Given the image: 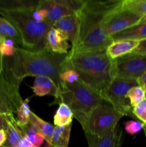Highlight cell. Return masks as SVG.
Instances as JSON below:
<instances>
[{"instance_id": "cell-1", "label": "cell", "mask_w": 146, "mask_h": 147, "mask_svg": "<svg viewBox=\"0 0 146 147\" xmlns=\"http://www.w3.org/2000/svg\"><path fill=\"white\" fill-rule=\"evenodd\" d=\"M122 0H84L77 12V40L70 53L105 51L113 40L106 30L107 17Z\"/></svg>"}, {"instance_id": "cell-2", "label": "cell", "mask_w": 146, "mask_h": 147, "mask_svg": "<svg viewBox=\"0 0 146 147\" xmlns=\"http://www.w3.org/2000/svg\"><path fill=\"white\" fill-rule=\"evenodd\" d=\"M67 55L50 52H32L16 47L12 57H4V67L20 84L24 78L29 76L50 78L57 85L60 94L64 86L60 76L67 70Z\"/></svg>"}, {"instance_id": "cell-3", "label": "cell", "mask_w": 146, "mask_h": 147, "mask_svg": "<svg viewBox=\"0 0 146 147\" xmlns=\"http://www.w3.org/2000/svg\"><path fill=\"white\" fill-rule=\"evenodd\" d=\"M66 65L67 70H75L82 81L94 89L106 101V92L115 76L114 60L105 51L68 53Z\"/></svg>"}, {"instance_id": "cell-4", "label": "cell", "mask_w": 146, "mask_h": 147, "mask_svg": "<svg viewBox=\"0 0 146 147\" xmlns=\"http://www.w3.org/2000/svg\"><path fill=\"white\" fill-rule=\"evenodd\" d=\"M39 1L14 9H0V14L17 28L22 40V48L32 52L47 51V35L52 26L46 21H37L31 11Z\"/></svg>"}, {"instance_id": "cell-5", "label": "cell", "mask_w": 146, "mask_h": 147, "mask_svg": "<svg viewBox=\"0 0 146 147\" xmlns=\"http://www.w3.org/2000/svg\"><path fill=\"white\" fill-rule=\"evenodd\" d=\"M102 100H104V98L98 93L80 80L73 84H64L59 98L52 103L67 104L84 129L90 113Z\"/></svg>"}, {"instance_id": "cell-6", "label": "cell", "mask_w": 146, "mask_h": 147, "mask_svg": "<svg viewBox=\"0 0 146 147\" xmlns=\"http://www.w3.org/2000/svg\"><path fill=\"white\" fill-rule=\"evenodd\" d=\"M123 115L117 111L110 103L102 100L95 106L87 119L84 132L97 137H102L118 126Z\"/></svg>"}, {"instance_id": "cell-7", "label": "cell", "mask_w": 146, "mask_h": 147, "mask_svg": "<svg viewBox=\"0 0 146 147\" xmlns=\"http://www.w3.org/2000/svg\"><path fill=\"white\" fill-rule=\"evenodd\" d=\"M136 86H138L136 80L115 78L106 92V101L110 103L123 116L136 119L133 113V107L130 100L127 98L129 90Z\"/></svg>"}, {"instance_id": "cell-8", "label": "cell", "mask_w": 146, "mask_h": 147, "mask_svg": "<svg viewBox=\"0 0 146 147\" xmlns=\"http://www.w3.org/2000/svg\"><path fill=\"white\" fill-rule=\"evenodd\" d=\"M20 83L4 67L0 74V113H16L22 103L19 93Z\"/></svg>"}, {"instance_id": "cell-9", "label": "cell", "mask_w": 146, "mask_h": 147, "mask_svg": "<svg viewBox=\"0 0 146 147\" xmlns=\"http://www.w3.org/2000/svg\"><path fill=\"white\" fill-rule=\"evenodd\" d=\"M84 2V0H40L37 7L47 11L45 21L52 27L57 20L77 14Z\"/></svg>"}, {"instance_id": "cell-10", "label": "cell", "mask_w": 146, "mask_h": 147, "mask_svg": "<svg viewBox=\"0 0 146 147\" xmlns=\"http://www.w3.org/2000/svg\"><path fill=\"white\" fill-rule=\"evenodd\" d=\"M115 78L137 80L146 73V56L128 54L114 60Z\"/></svg>"}, {"instance_id": "cell-11", "label": "cell", "mask_w": 146, "mask_h": 147, "mask_svg": "<svg viewBox=\"0 0 146 147\" xmlns=\"http://www.w3.org/2000/svg\"><path fill=\"white\" fill-rule=\"evenodd\" d=\"M142 18L121 3L109 14L106 21L107 34L112 37L117 33L139 24Z\"/></svg>"}, {"instance_id": "cell-12", "label": "cell", "mask_w": 146, "mask_h": 147, "mask_svg": "<svg viewBox=\"0 0 146 147\" xmlns=\"http://www.w3.org/2000/svg\"><path fill=\"white\" fill-rule=\"evenodd\" d=\"M88 147H120L123 143V132L120 126L102 137H97L88 132L84 133Z\"/></svg>"}, {"instance_id": "cell-13", "label": "cell", "mask_w": 146, "mask_h": 147, "mask_svg": "<svg viewBox=\"0 0 146 147\" xmlns=\"http://www.w3.org/2000/svg\"><path fill=\"white\" fill-rule=\"evenodd\" d=\"M47 51L55 54H68L70 44L64 34L52 27L47 35Z\"/></svg>"}, {"instance_id": "cell-14", "label": "cell", "mask_w": 146, "mask_h": 147, "mask_svg": "<svg viewBox=\"0 0 146 147\" xmlns=\"http://www.w3.org/2000/svg\"><path fill=\"white\" fill-rule=\"evenodd\" d=\"M52 27L64 34L72 44L74 45L77 40V29H78V19L77 14L64 17L57 20L52 25Z\"/></svg>"}, {"instance_id": "cell-15", "label": "cell", "mask_w": 146, "mask_h": 147, "mask_svg": "<svg viewBox=\"0 0 146 147\" xmlns=\"http://www.w3.org/2000/svg\"><path fill=\"white\" fill-rule=\"evenodd\" d=\"M33 93L35 96H44L51 95L54 96V100L58 98L60 90L52 79L47 76H37L35 77L34 84L31 86Z\"/></svg>"}, {"instance_id": "cell-16", "label": "cell", "mask_w": 146, "mask_h": 147, "mask_svg": "<svg viewBox=\"0 0 146 147\" xmlns=\"http://www.w3.org/2000/svg\"><path fill=\"white\" fill-rule=\"evenodd\" d=\"M139 43V41L133 40H115L112 42L106 49L105 52L109 57L114 60L133 53Z\"/></svg>"}, {"instance_id": "cell-17", "label": "cell", "mask_w": 146, "mask_h": 147, "mask_svg": "<svg viewBox=\"0 0 146 147\" xmlns=\"http://www.w3.org/2000/svg\"><path fill=\"white\" fill-rule=\"evenodd\" d=\"M6 121L7 141L2 147H17L20 140L24 138L22 131L17 119L14 117V113L6 114Z\"/></svg>"}, {"instance_id": "cell-18", "label": "cell", "mask_w": 146, "mask_h": 147, "mask_svg": "<svg viewBox=\"0 0 146 147\" xmlns=\"http://www.w3.org/2000/svg\"><path fill=\"white\" fill-rule=\"evenodd\" d=\"M111 38L113 41L125 40L140 42L146 40V23H139L117 33Z\"/></svg>"}, {"instance_id": "cell-19", "label": "cell", "mask_w": 146, "mask_h": 147, "mask_svg": "<svg viewBox=\"0 0 146 147\" xmlns=\"http://www.w3.org/2000/svg\"><path fill=\"white\" fill-rule=\"evenodd\" d=\"M6 39L12 40L17 47L21 46L22 48V40L18 30L8 20L0 17V42H2Z\"/></svg>"}, {"instance_id": "cell-20", "label": "cell", "mask_w": 146, "mask_h": 147, "mask_svg": "<svg viewBox=\"0 0 146 147\" xmlns=\"http://www.w3.org/2000/svg\"><path fill=\"white\" fill-rule=\"evenodd\" d=\"M29 122L44 136L47 143L46 147H52L51 139L54 131V126L51 123L45 121L31 111L30 113Z\"/></svg>"}, {"instance_id": "cell-21", "label": "cell", "mask_w": 146, "mask_h": 147, "mask_svg": "<svg viewBox=\"0 0 146 147\" xmlns=\"http://www.w3.org/2000/svg\"><path fill=\"white\" fill-rule=\"evenodd\" d=\"M72 123L64 126H54L51 139L52 147H68Z\"/></svg>"}, {"instance_id": "cell-22", "label": "cell", "mask_w": 146, "mask_h": 147, "mask_svg": "<svg viewBox=\"0 0 146 147\" xmlns=\"http://www.w3.org/2000/svg\"><path fill=\"white\" fill-rule=\"evenodd\" d=\"M73 117L74 115L70 108L65 103H60L54 116V125L55 126H64L71 124Z\"/></svg>"}, {"instance_id": "cell-23", "label": "cell", "mask_w": 146, "mask_h": 147, "mask_svg": "<svg viewBox=\"0 0 146 147\" xmlns=\"http://www.w3.org/2000/svg\"><path fill=\"white\" fill-rule=\"evenodd\" d=\"M19 126L24 134V137L29 141L36 147H41L45 142L44 136L30 122L24 126Z\"/></svg>"}, {"instance_id": "cell-24", "label": "cell", "mask_w": 146, "mask_h": 147, "mask_svg": "<svg viewBox=\"0 0 146 147\" xmlns=\"http://www.w3.org/2000/svg\"><path fill=\"white\" fill-rule=\"evenodd\" d=\"M123 5L142 19L146 17V0H123Z\"/></svg>"}, {"instance_id": "cell-25", "label": "cell", "mask_w": 146, "mask_h": 147, "mask_svg": "<svg viewBox=\"0 0 146 147\" xmlns=\"http://www.w3.org/2000/svg\"><path fill=\"white\" fill-rule=\"evenodd\" d=\"M29 103V98H26L25 100H23L22 103L16 113L17 114L16 119H17L19 124L21 126L27 124L29 122L30 113H31V111L30 110Z\"/></svg>"}, {"instance_id": "cell-26", "label": "cell", "mask_w": 146, "mask_h": 147, "mask_svg": "<svg viewBox=\"0 0 146 147\" xmlns=\"http://www.w3.org/2000/svg\"><path fill=\"white\" fill-rule=\"evenodd\" d=\"M127 98L130 100V105L133 109L138 103L145 99V89L140 86H134L127 92Z\"/></svg>"}, {"instance_id": "cell-27", "label": "cell", "mask_w": 146, "mask_h": 147, "mask_svg": "<svg viewBox=\"0 0 146 147\" xmlns=\"http://www.w3.org/2000/svg\"><path fill=\"white\" fill-rule=\"evenodd\" d=\"M60 78L63 86L64 84H73L81 80L78 73L75 70L71 69L62 73L60 76Z\"/></svg>"}, {"instance_id": "cell-28", "label": "cell", "mask_w": 146, "mask_h": 147, "mask_svg": "<svg viewBox=\"0 0 146 147\" xmlns=\"http://www.w3.org/2000/svg\"><path fill=\"white\" fill-rule=\"evenodd\" d=\"M124 124L125 131H126V133L132 135V136H135V135L140 133L146 126L142 122L135 120L127 121L125 122Z\"/></svg>"}, {"instance_id": "cell-29", "label": "cell", "mask_w": 146, "mask_h": 147, "mask_svg": "<svg viewBox=\"0 0 146 147\" xmlns=\"http://www.w3.org/2000/svg\"><path fill=\"white\" fill-rule=\"evenodd\" d=\"M133 113L136 119L146 125V98L133 108Z\"/></svg>"}, {"instance_id": "cell-30", "label": "cell", "mask_w": 146, "mask_h": 147, "mask_svg": "<svg viewBox=\"0 0 146 147\" xmlns=\"http://www.w3.org/2000/svg\"><path fill=\"white\" fill-rule=\"evenodd\" d=\"M16 47H9L4 43L0 42V53L3 57H12L15 53Z\"/></svg>"}, {"instance_id": "cell-31", "label": "cell", "mask_w": 146, "mask_h": 147, "mask_svg": "<svg viewBox=\"0 0 146 147\" xmlns=\"http://www.w3.org/2000/svg\"><path fill=\"white\" fill-rule=\"evenodd\" d=\"M131 54L146 56V40L140 41L137 47L135 49L133 53H131Z\"/></svg>"}, {"instance_id": "cell-32", "label": "cell", "mask_w": 146, "mask_h": 147, "mask_svg": "<svg viewBox=\"0 0 146 147\" xmlns=\"http://www.w3.org/2000/svg\"><path fill=\"white\" fill-rule=\"evenodd\" d=\"M17 147H36L33 144H31L29 141L27 140L26 138H22L17 144Z\"/></svg>"}, {"instance_id": "cell-33", "label": "cell", "mask_w": 146, "mask_h": 147, "mask_svg": "<svg viewBox=\"0 0 146 147\" xmlns=\"http://www.w3.org/2000/svg\"><path fill=\"white\" fill-rule=\"evenodd\" d=\"M7 129V121H6V114L0 113V130H6Z\"/></svg>"}, {"instance_id": "cell-34", "label": "cell", "mask_w": 146, "mask_h": 147, "mask_svg": "<svg viewBox=\"0 0 146 147\" xmlns=\"http://www.w3.org/2000/svg\"><path fill=\"white\" fill-rule=\"evenodd\" d=\"M7 141V134L4 130H0V147H2L3 145Z\"/></svg>"}, {"instance_id": "cell-35", "label": "cell", "mask_w": 146, "mask_h": 147, "mask_svg": "<svg viewBox=\"0 0 146 147\" xmlns=\"http://www.w3.org/2000/svg\"><path fill=\"white\" fill-rule=\"evenodd\" d=\"M137 83H138V86H141L144 89L146 88V73L137 80Z\"/></svg>"}, {"instance_id": "cell-36", "label": "cell", "mask_w": 146, "mask_h": 147, "mask_svg": "<svg viewBox=\"0 0 146 147\" xmlns=\"http://www.w3.org/2000/svg\"><path fill=\"white\" fill-rule=\"evenodd\" d=\"M3 69H4V57L0 53V74L2 73Z\"/></svg>"}, {"instance_id": "cell-37", "label": "cell", "mask_w": 146, "mask_h": 147, "mask_svg": "<svg viewBox=\"0 0 146 147\" xmlns=\"http://www.w3.org/2000/svg\"><path fill=\"white\" fill-rule=\"evenodd\" d=\"M140 23H146V17H144L141 20V21L140 22Z\"/></svg>"}, {"instance_id": "cell-38", "label": "cell", "mask_w": 146, "mask_h": 147, "mask_svg": "<svg viewBox=\"0 0 146 147\" xmlns=\"http://www.w3.org/2000/svg\"><path fill=\"white\" fill-rule=\"evenodd\" d=\"M145 98H146V88L145 89Z\"/></svg>"}, {"instance_id": "cell-39", "label": "cell", "mask_w": 146, "mask_h": 147, "mask_svg": "<svg viewBox=\"0 0 146 147\" xmlns=\"http://www.w3.org/2000/svg\"></svg>"}]
</instances>
